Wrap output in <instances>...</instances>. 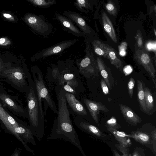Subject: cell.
Returning a JSON list of instances; mask_svg holds the SVG:
<instances>
[{"label":"cell","mask_w":156,"mask_h":156,"mask_svg":"<svg viewBox=\"0 0 156 156\" xmlns=\"http://www.w3.org/2000/svg\"><path fill=\"white\" fill-rule=\"evenodd\" d=\"M58 102L57 117L54 121L51 133L48 140L63 139L82 150L77 133L74 128L70 118L65 95L62 89H55Z\"/></svg>","instance_id":"obj_1"},{"label":"cell","mask_w":156,"mask_h":156,"mask_svg":"<svg viewBox=\"0 0 156 156\" xmlns=\"http://www.w3.org/2000/svg\"><path fill=\"white\" fill-rule=\"evenodd\" d=\"M74 63L69 60L58 62L59 73L55 89L62 90L79 98V94L83 92L84 89L78 68Z\"/></svg>","instance_id":"obj_2"},{"label":"cell","mask_w":156,"mask_h":156,"mask_svg":"<svg viewBox=\"0 0 156 156\" xmlns=\"http://www.w3.org/2000/svg\"><path fill=\"white\" fill-rule=\"evenodd\" d=\"M31 84L27 98L28 117L32 134L40 141L44 134V119L41 114L34 82L31 81Z\"/></svg>","instance_id":"obj_3"},{"label":"cell","mask_w":156,"mask_h":156,"mask_svg":"<svg viewBox=\"0 0 156 156\" xmlns=\"http://www.w3.org/2000/svg\"><path fill=\"white\" fill-rule=\"evenodd\" d=\"M32 74L42 117L44 118V113L42 105V99H43L44 101H45L48 106L54 113H57V107L48 90L41 70L38 67L36 66L33 69Z\"/></svg>","instance_id":"obj_4"},{"label":"cell","mask_w":156,"mask_h":156,"mask_svg":"<svg viewBox=\"0 0 156 156\" xmlns=\"http://www.w3.org/2000/svg\"><path fill=\"white\" fill-rule=\"evenodd\" d=\"M85 55L82 59L76 60V64L80 74L87 79L99 76V70L89 43L85 41Z\"/></svg>","instance_id":"obj_5"},{"label":"cell","mask_w":156,"mask_h":156,"mask_svg":"<svg viewBox=\"0 0 156 156\" xmlns=\"http://www.w3.org/2000/svg\"><path fill=\"white\" fill-rule=\"evenodd\" d=\"M24 20L26 23L37 34L41 36H46L51 32L52 24L42 15L28 13L25 15Z\"/></svg>","instance_id":"obj_6"},{"label":"cell","mask_w":156,"mask_h":156,"mask_svg":"<svg viewBox=\"0 0 156 156\" xmlns=\"http://www.w3.org/2000/svg\"><path fill=\"white\" fill-rule=\"evenodd\" d=\"M156 127L151 123H147L134 131L127 134L129 138L150 149L153 153L151 144V133Z\"/></svg>","instance_id":"obj_7"},{"label":"cell","mask_w":156,"mask_h":156,"mask_svg":"<svg viewBox=\"0 0 156 156\" xmlns=\"http://www.w3.org/2000/svg\"><path fill=\"white\" fill-rule=\"evenodd\" d=\"M134 58L137 63L142 66L148 73L156 86V70L150 53L144 48L135 49Z\"/></svg>","instance_id":"obj_8"},{"label":"cell","mask_w":156,"mask_h":156,"mask_svg":"<svg viewBox=\"0 0 156 156\" xmlns=\"http://www.w3.org/2000/svg\"><path fill=\"white\" fill-rule=\"evenodd\" d=\"M78 41L77 39H73L59 42L52 46L39 51L35 55L34 58L36 60H40L60 53L71 46Z\"/></svg>","instance_id":"obj_9"},{"label":"cell","mask_w":156,"mask_h":156,"mask_svg":"<svg viewBox=\"0 0 156 156\" xmlns=\"http://www.w3.org/2000/svg\"><path fill=\"white\" fill-rule=\"evenodd\" d=\"M73 122L80 130L99 139H105L106 136L98 127L87 122L85 119L77 116L74 117Z\"/></svg>","instance_id":"obj_10"},{"label":"cell","mask_w":156,"mask_h":156,"mask_svg":"<svg viewBox=\"0 0 156 156\" xmlns=\"http://www.w3.org/2000/svg\"><path fill=\"white\" fill-rule=\"evenodd\" d=\"M65 91L66 100L71 109L72 113L85 119L88 115V112L84 106L73 94Z\"/></svg>","instance_id":"obj_11"},{"label":"cell","mask_w":156,"mask_h":156,"mask_svg":"<svg viewBox=\"0 0 156 156\" xmlns=\"http://www.w3.org/2000/svg\"><path fill=\"white\" fill-rule=\"evenodd\" d=\"M63 15L76 24L85 37H89L92 34V32L91 28L80 14L73 11H65L63 13Z\"/></svg>","instance_id":"obj_12"},{"label":"cell","mask_w":156,"mask_h":156,"mask_svg":"<svg viewBox=\"0 0 156 156\" xmlns=\"http://www.w3.org/2000/svg\"><path fill=\"white\" fill-rule=\"evenodd\" d=\"M81 102L85 105L88 110L92 118L97 124L98 123V115L101 111L108 112L109 109L102 103L92 101L83 98L81 99Z\"/></svg>","instance_id":"obj_13"},{"label":"cell","mask_w":156,"mask_h":156,"mask_svg":"<svg viewBox=\"0 0 156 156\" xmlns=\"http://www.w3.org/2000/svg\"><path fill=\"white\" fill-rule=\"evenodd\" d=\"M57 20L61 23L64 30L78 37H85L79 29L68 17L58 13H55Z\"/></svg>","instance_id":"obj_14"},{"label":"cell","mask_w":156,"mask_h":156,"mask_svg":"<svg viewBox=\"0 0 156 156\" xmlns=\"http://www.w3.org/2000/svg\"><path fill=\"white\" fill-rule=\"evenodd\" d=\"M99 72L109 89L111 90L115 84L110 68L107 66L101 57L97 56L96 59Z\"/></svg>","instance_id":"obj_15"},{"label":"cell","mask_w":156,"mask_h":156,"mask_svg":"<svg viewBox=\"0 0 156 156\" xmlns=\"http://www.w3.org/2000/svg\"><path fill=\"white\" fill-rule=\"evenodd\" d=\"M2 75L18 87H23L26 84V76L19 69L14 68L5 70Z\"/></svg>","instance_id":"obj_16"},{"label":"cell","mask_w":156,"mask_h":156,"mask_svg":"<svg viewBox=\"0 0 156 156\" xmlns=\"http://www.w3.org/2000/svg\"><path fill=\"white\" fill-rule=\"evenodd\" d=\"M119 106L124 118L129 124L135 126L142 122V119L130 107L121 104H119Z\"/></svg>","instance_id":"obj_17"},{"label":"cell","mask_w":156,"mask_h":156,"mask_svg":"<svg viewBox=\"0 0 156 156\" xmlns=\"http://www.w3.org/2000/svg\"><path fill=\"white\" fill-rule=\"evenodd\" d=\"M105 46L107 53V59L120 71L122 72L123 63L121 60L117 51L109 45L105 44Z\"/></svg>","instance_id":"obj_18"},{"label":"cell","mask_w":156,"mask_h":156,"mask_svg":"<svg viewBox=\"0 0 156 156\" xmlns=\"http://www.w3.org/2000/svg\"><path fill=\"white\" fill-rule=\"evenodd\" d=\"M106 128L108 131L114 136L120 145L128 148L132 145V143L127 134L123 131H119L112 128L106 127Z\"/></svg>","instance_id":"obj_19"},{"label":"cell","mask_w":156,"mask_h":156,"mask_svg":"<svg viewBox=\"0 0 156 156\" xmlns=\"http://www.w3.org/2000/svg\"><path fill=\"white\" fill-rule=\"evenodd\" d=\"M11 132L17 137L24 145L25 143L21 139L18 134H20L23 136L26 140L28 141V142H31L34 145H36L32 132L29 128L26 127H23L19 126L14 128Z\"/></svg>","instance_id":"obj_20"},{"label":"cell","mask_w":156,"mask_h":156,"mask_svg":"<svg viewBox=\"0 0 156 156\" xmlns=\"http://www.w3.org/2000/svg\"><path fill=\"white\" fill-rule=\"evenodd\" d=\"M147 115H150L155 111V97H153L150 89L147 87L144 88Z\"/></svg>","instance_id":"obj_21"},{"label":"cell","mask_w":156,"mask_h":156,"mask_svg":"<svg viewBox=\"0 0 156 156\" xmlns=\"http://www.w3.org/2000/svg\"><path fill=\"white\" fill-rule=\"evenodd\" d=\"M102 19L105 30L113 41L117 43V38L112 24L108 16L104 11L102 12Z\"/></svg>","instance_id":"obj_22"},{"label":"cell","mask_w":156,"mask_h":156,"mask_svg":"<svg viewBox=\"0 0 156 156\" xmlns=\"http://www.w3.org/2000/svg\"><path fill=\"white\" fill-rule=\"evenodd\" d=\"M0 99L5 106L14 111L17 112L24 113L23 109L16 104L7 95L0 94Z\"/></svg>","instance_id":"obj_23"},{"label":"cell","mask_w":156,"mask_h":156,"mask_svg":"<svg viewBox=\"0 0 156 156\" xmlns=\"http://www.w3.org/2000/svg\"><path fill=\"white\" fill-rule=\"evenodd\" d=\"M137 98L140 109L141 111L147 114L145 100V94L142 82L137 80Z\"/></svg>","instance_id":"obj_24"},{"label":"cell","mask_w":156,"mask_h":156,"mask_svg":"<svg viewBox=\"0 0 156 156\" xmlns=\"http://www.w3.org/2000/svg\"><path fill=\"white\" fill-rule=\"evenodd\" d=\"M92 45L94 51L96 54L107 59L105 43L99 40H94L92 42Z\"/></svg>","instance_id":"obj_25"},{"label":"cell","mask_w":156,"mask_h":156,"mask_svg":"<svg viewBox=\"0 0 156 156\" xmlns=\"http://www.w3.org/2000/svg\"><path fill=\"white\" fill-rule=\"evenodd\" d=\"M1 120L7 129L10 132L14 128L19 126L18 123L6 111L5 112V116Z\"/></svg>","instance_id":"obj_26"},{"label":"cell","mask_w":156,"mask_h":156,"mask_svg":"<svg viewBox=\"0 0 156 156\" xmlns=\"http://www.w3.org/2000/svg\"><path fill=\"white\" fill-rule=\"evenodd\" d=\"M73 4L76 7L82 12L87 13L84 8L92 10L91 3L88 0H76Z\"/></svg>","instance_id":"obj_27"},{"label":"cell","mask_w":156,"mask_h":156,"mask_svg":"<svg viewBox=\"0 0 156 156\" xmlns=\"http://www.w3.org/2000/svg\"><path fill=\"white\" fill-rule=\"evenodd\" d=\"M34 5L39 7L47 8L56 3L55 0H28Z\"/></svg>","instance_id":"obj_28"},{"label":"cell","mask_w":156,"mask_h":156,"mask_svg":"<svg viewBox=\"0 0 156 156\" xmlns=\"http://www.w3.org/2000/svg\"><path fill=\"white\" fill-rule=\"evenodd\" d=\"M135 38L136 43L135 49L140 50L144 48L142 33L139 29L137 30Z\"/></svg>","instance_id":"obj_29"},{"label":"cell","mask_w":156,"mask_h":156,"mask_svg":"<svg viewBox=\"0 0 156 156\" xmlns=\"http://www.w3.org/2000/svg\"><path fill=\"white\" fill-rule=\"evenodd\" d=\"M105 8L108 12L113 16H115L117 13L116 7L114 2L111 0H108L105 5Z\"/></svg>","instance_id":"obj_30"},{"label":"cell","mask_w":156,"mask_h":156,"mask_svg":"<svg viewBox=\"0 0 156 156\" xmlns=\"http://www.w3.org/2000/svg\"><path fill=\"white\" fill-rule=\"evenodd\" d=\"M105 126L106 127L112 128L117 130L121 127L120 125L117 123L116 119L114 116L107 120Z\"/></svg>","instance_id":"obj_31"},{"label":"cell","mask_w":156,"mask_h":156,"mask_svg":"<svg viewBox=\"0 0 156 156\" xmlns=\"http://www.w3.org/2000/svg\"><path fill=\"white\" fill-rule=\"evenodd\" d=\"M135 83L134 79L133 77H131L127 84L128 94L130 98H132L133 97Z\"/></svg>","instance_id":"obj_32"},{"label":"cell","mask_w":156,"mask_h":156,"mask_svg":"<svg viewBox=\"0 0 156 156\" xmlns=\"http://www.w3.org/2000/svg\"><path fill=\"white\" fill-rule=\"evenodd\" d=\"M116 148L122 153L124 156H132V154L129 153V150L127 147H126L120 145L119 144L115 145Z\"/></svg>","instance_id":"obj_33"},{"label":"cell","mask_w":156,"mask_h":156,"mask_svg":"<svg viewBox=\"0 0 156 156\" xmlns=\"http://www.w3.org/2000/svg\"><path fill=\"white\" fill-rule=\"evenodd\" d=\"M151 144L153 149V153L156 156V128L151 133Z\"/></svg>","instance_id":"obj_34"},{"label":"cell","mask_w":156,"mask_h":156,"mask_svg":"<svg viewBox=\"0 0 156 156\" xmlns=\"http://www.w3.org/2000/svg\"><path fill=\"white\" fill-rule=\"evenodd\" d=\"M132 156H145V150L143 148L137 146L134 148Z\"/></svg>","instance_id":"obj_35"},{"label":"cell","mask_w":156,"mask_h":156,"mask_svg":"<svg viewBox=\"0 0 156 156\" xmlns=\"http://www.w3.org/2000/svg\"><path fill=\"white\" fill-rule=\"evenodd\" d=\"M127 44L125 42H122L120 45L118 46L119 54L121 56H125L126 53V50L127 48Z\"/></svg>","instance_id":"obj_36"},{"label":"cell","mask_w":156,"mask_h":156,"mask_svg":"<svg viewBox=\"0 0 156 156\" xmlns=\"http://www.w3.org/2000/svg\"><path fill=\"white\" fill-rule=\"evenodd\" d=\"M100 84L102 91L105 95L109 93V90L105 80L102 78L100 82Z\"/></svg>","instance_id":"obj_37"},{"label":"cell","mask_w":156,"mask_h":156,"mask_svg":"<svg viewBox=\"0 0 156 156\" xmlns=\"http://www.w3.org/2000/svg\"><path fill=\"white\" fill-rule=\"evenodd\" d=\"M146 48L149 51L153 50L156 53V42H148L146 45Z\"/></svg>","instance_id":"obj_38"},{"label":"cell","mask_w":156,"mask_h":156,"mask_svg":"<svg viewBox=\"0 0 156 156\" xmlns=\"http://www.w3.org/2000/svg\"><path fill=\"white\" fill-rule=\"evenodd\" d=\"M11 44L9 40L5 37H2L0 38V45L6 46Z\"/></svg>","instance_id":"obj_39"},{"label":"cell","mask_w":156,"mask_h":156,"mask_svg":"<svg viewBox=\"0 0 156 156\" xmlns=\"http://www.w3.org/2000/svg\"><path fill=\"white\" fill-rule=\"evenodd\" d=\"M5 112L0 104V119H1L5 115Z\"/></svg>","instance_id":"obj_40"},{"label":"cell","mask_w":156,"mask_h":156,"mask_svg":"<svg viewBox=\"0 0 156 156\" xmlns=\"http://www.w3.org/2000/svg\"><path fill=\"white\" fill-rule=\"evenodd\" d=\"M3 16L4 17L8 19L9 20H14L13 17L10 14L6 13H4L3 14Z\"/></svg>","instance_id":"obj_41"},{"label":"cell","mask_w":156,"mask_h":156,"mask_svg":"<svg viewBox=\"0 0 156 156\" xmlns=\"http://www.w3.org/2000/svg\"><path fill=\"white\" fill-rule=\"evenodd\" d=\"M113 151L114 152L115 156H124L123 155H120L117 151L114 148L113 149Z\"/></svg>","instance_id":"obj_42"},{"label":"cell","mask_w":156,"mask_h":156,"mask_svg":"<svg viewBox=\"0 0 156 156\" xmlns=\"http://www.w3.org/2000/svg\"><path fill=\"white\" fill-rule=\"evenodd\" d=\"M154 11H155V12H156V6L155 5H154Z\"/></svg>","instance_id":"obj_43"},{"label":"cell","mask_w":156,"mask_h":156,"mask_svg":"<svg viewBox=\"0 0 156 156\" xmlns=\"http://www.w3.org/2000/svg\"><path fill=\"white\" fill-rule=\"evenodd\" d=\"M154 33L155 35L156 36V31L155 29L154 28Z\"/></svg>","instance_id":"obj_44"},{"label":"cell","mask_w":156,"mask_h":156,"mask_svg":"<svg viewBox=\"0 0 156 156\" xmlns=\"http://www.w3.org/2000/svg\"><path fill=\"white\" fill-rule=\"evenodd\" d=\"M13 156H18V154L16 153Z\"/></svg>","instance_id":"obj_45"}]
</instances>
